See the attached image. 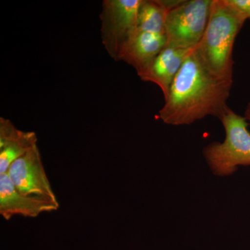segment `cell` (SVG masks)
Instances as JSON below:
<instances>
[{
  "label": "cell",
  "instance_id": "1",
  "mask_svg": "<svg viewBox=\"0 0 250 250\" xmlns=\"http://www.w3.org/2000/svg\"><path fill=\"white\" fill-rule=\"evenodd\" d=\"M232 84L210 73L193 49L172 82L159 118L174 126L190 125L207 116L220 119L229 108Z\"/></svg>",
  "mask_w": 250,
  "mask_h": 250
},
{
  "label": "cell",
  "instance_id": "2",
  "mask_svg": "<svg viewBox=\"0 0 250 250\" xmlns=\"http://www.w3.org/2000/svg\"><path fill=\"white\" fill-rule=\"evenodd\" d=\"M247 20L227 0H212L209 20L195 51L214 76L233 82V49Z\"/></svg>",
  "mask_w": 250,
  "mask_h": 250
},
{
  "label": "cell",
  "instance_id": "3",
  "mask_svg": "<svg viewBox=\"0 0 250 250\" xmlns=\"http://www.w3.org/2000/svg\"><path fill=\"white\" fill-rule=\"evenodd\" d=\"M225 131L223 143L206 146L203 154L215 175H231L240 166H250V131L245 117L229 108L220 118Z\"/></svg>",
  "mask_w": 250,
  "mask_h": 250
},
{
  "label": "cell",
  "instance_id": "4",
  "mask_svg": "<svg viewBox=\"0 0 250 250\" xmlns=\"http://www.w3.org/2000/svg\"><path fill=\"white\" fill-rule=\"evenodd\" d=\"M212 0H181L167 12L165 23L167 46L195 48L209 20Z\"/></svg>",
  "mask_w": 250,
  "mask_h": 250
},
{
  "label": "cell",
  "instance_id": "5",
  "mask_svg": "<svg viewBox=\"0 0 250 250\" xmlns=\"http://www.w3.org/2000/svg\"><path fill=\"white\" fill-rule=\"evenodd\" d=\"M142 0H104L100 15L103 43L119 61L123 49L137 31L138 11Z\"/></svg>",
  "mask_w": 250,
  "mask_h": 250
},
{
  "label": "cell",
  "instance_id": "6",
  "mask_svg": "<svg viewBox=\"0 0 250 250\" xmlns=\"http://www.w3.org/2000/svg\"><path fill=\"white\" fill-rule=\"evenodd\" d=\"M6 173L18 191L59 204L46 173L38 145L14 161Z\"/></svg>",
  "mask_w": 250,
  "mask_h": 250
},
{
  "label": "cell",
  "instance_id": "7",
  "mask_svg": "<svg viewBox=\"0 0 250 250\" xmlns=\"http://www.w3.org/2000/svg\"><path fill=\"white\" fill-rule=\"evenodd\" d=\"M59 209V204L18 191L7 173L0 174V214L6 220L14 216L37 218Z\"/></svg>",
  "mask_w": 250,
  "mask_h": 250
},
{
  "label": "cell",
  "instance_id": "8",
  "mask_svg": "<svg viewBox=\"0 0 250 250\" xmlns=\"http://www.w3.org/2000/svg\"><path fill=\"white\" fill-rule=\"evenodd\" d=\"M166 45L165 34L137 31L122 51L119 61L131 65L141 77Z\"/></svg>",
  "mask_w": 250,
  "mask_h": 250
},
{
  "label": "cell",
  "instance_id": "9",
  "mask_svg": "<svg viewBox=\"0 0 250 250\" xmlns=\"http://www.w3.org/2000/svg\"><path fill=\"white\" fill-rule=\"evenodd\" d=\"M34 131L18 129L12 122L0 118V174L6 173L11 164L37 146Z\"/></svg>",
  "mask_w": 250,
  "mask_h": 250
},
{
  "label": "cell",
  "instance_id": "10",
  "mask_svg": "<svg viewBox=\"0 0 250 250\" xmlns=\"http://www.w3.org/2000/svg\"><path fill=\"white\" fill-rule=\"evenodd\" d=\"M192 50L193 49H181L166 45L147 71L140 78L144 82H152L157 85L165 100L170 92L172 82Z\"/></svg>",
  "mask_w": 250,
  "mask_h": 250
},
{
  "label": "cell",
  "instance_id": "11",
  "mask_svg": "<svg viewBox=\"0 0 250 250\" xmlns=\"http://www.w3.org/2000/svg\"><path fill=\"white\" fill-rule=\"evenodd\" d=\"M179 0H142L138 11L137 31L165 34L167 12Z\"/></svg>",
  "mask_w": 250,
  "mask_h": 250
},
{
  "label": "cell",
  "instance_id": "12",
  "mask_svg": "<svg viewBox=\"0 0 250 250\" xmlns=\"http://www.w3.org/2000/svg\"><path fill=\"white\" fill-rule=\"evenodd\" d=\"M227 1L246 20H250V0H227Z\"/></svg>",
  "mask_w": 250,
  "mask_h": 250
},
{
  "label": "cell",
  "instance_id": "13",
  "mask_svg": "<svg viewBox=\"0 0 250 250\" xmlns=\"http://www.w3.org/2000/svg\"><path fill=\"white\" fill-rule=\"evenodd\" d=\"M245 118H246L247 121L249 122L250 125V103H248L246 112H245Z\"/></svg>",
  "mask_w": 250,
  "mask_h": 250
}]
</instances>
